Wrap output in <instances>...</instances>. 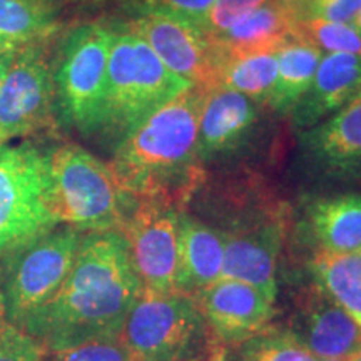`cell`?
<instances>
[{
	"label": "cell",
	"mask_w": 361,
	"mask_h": 361,
	"mask_svg": "<svg viewBox=\"0 0 361 361\" xmlns=\"http://www.w3.org/2000/svg\"><path fill=\"white\" fill-rule=\"evenodd\" d=\"M266 2L268 0H214L201 29L209 37H216Z\"/></svg>",
	"instance_id": "29"
},
{
	"label": "cell",
	"mask_w": 361,
	"mask_h": 361,
	"mask_svg": "<svg viewBox=\"0 0 361 361\" xmlns=\"http://www.w3.org/2000/svg\"><path fill=\"white\" fill-rule=\"evenodd\" d=\"M40 361H133L119 338L44 351Z\"/></svg>",
	"instance_id": "28"
},
{
	"label": "cell",
	"mask_w": 361,
	"mask_h": 361,
	"mask_svg": "<svg viewBox=\"0 0 361 361\" xmlns=\"http://www.w3.org/2000/svg\"><path fill=\"white\" fill-rule=\"evenodd\" d=\"M179 213L166 202L133 200L121 224L144 290L179 291Z\"/></svg>",
	"instance_id": "10"
},
{
	"label": "cell",
	"mask_w": 361,
	"mask_h": 361,
	"mask_svg": "<svg viewBox=\"0 0 361 361\" xmlns=\"http://www.w3.org/2000/svg\"><path fill=\"white\" fill-rule=\"evenodd\" d=\"M276 79V52H251L224 56L219 85L238 90L256 104H269Z\"/></svg>",
	"instance_id": "24"
},
{
	"label": "cell",
	"mask_w": 361,
	"mask_h": 361,
	"mask_svg": "<svg viewBox=\"0 0 361 361\" xmlns=\"http://www.w3.org/2000/svg\"><path fill=\"white\" fill-rule=\"evenodd\" d=\"M56 112L47 40L24 44L0 87V146L51 128Z\"/></svg>",
	"instance_id": "9"
},
{
	"label": "cell",
	"mask_w": 361,
	"mask_h": 361,
	"mask_svg": "<svg viewBox=\"0 0 361 361\" xmlns=\"http://www.w3.org/2000/svg\"><path fill=\"white\" fill-rule=\"evenodd\" d=\"M0 322H6V314H4V305H2V293H0Z\"/></svg>",
	"instance_id": "36"
},
{
	"label": "cell",
	"mask_w": 361,
	"mask_h": 361,
	"mask_svg": "<svg viewBox=\"0 0 361 361\" xmlns=\"http://www.w3.org/2000/svg\"><path fill=\"white\" fill-rule=\"evenodd\" d=\"M47 206L57 224L80 233L119 231L133 200L121 189L111 166L78 144L45 152Z\"/></svg>",
	"instance_id": "3"
},
{
	"label": "cell",
	"mask_w": 361,
	"mask_h": 361,
	"mask_svg": "<svg viewBox=\"0 0 361 361\" xmlns=\"http://www.w3.org/2000/svg\"><path fill=\"white\" fill-rule=\"evenodd\" d=\"M243 361H319L293 331L264 329L243 343Z\"/></svg>",
	"instance_id": "25"
},
{
	"label": "cell",
	"mask_w": 361,
	"mask_h": 361,
	"mask_svg": "<svg viewBox=\"0 0 361 361\" xmlns=\"http://www.w3.org/2000/svg\"><path fill=\"white\" fill-rule=\"evenodd\" d=\"M273 2L278 4V6L284 7L286 11L295 13L298 19H301V16H303L308 0H273Z\"/></svg>",
	"instance_id": "32"
},
{
	"label": "cell",
	"mask_w": 361,
	"mask_h": 361,
	"mask_svg": "<svg viewBox=\"0 0 361 361\" xmlns=\"http://www.w3.org/2000/svg\"><path fill=\"white\" fill-rule=\"evenodd\" d=\"M82 233L52 228L0 256L6 322L20 328L52 300L74 264Z\"/></svg>",
	"instance_id": "6"
},
{
	"label": "cell",
	"mask_w": 361,
	"mask_h": 361,
	"mask_svg": "<svg viewBox=\"0 0 361 361\" xmlns=\"http://www.w3.org/2000/svg\"><path fill=\"white\" fill-rule=\"evenodd\" d=\"M361 92V56L323 54L308 92L291 111L293 124L310 129Z\"/></svg>",
	"instance_id": "17"
},
{
	"label": "cell",
	"mask_w": 361,
	"mask_h": 361,
	"mask_svg": "<svg viewBox=\"0 0 361 361\" xmlns=\"http://www.w3.org/2000/svg\"><path fill=\"white\" fill-rule=\"evenodd\" d=\"M360 8L361 0H308L301 19H319L353 24Z\"/></svg>",
	"instance_id": "31"
},
{
	"label": "cell",
	"mask_w": 361,
	"mask_h": 361,
	"mask_svg": "<svg viewBox=\"0 0 361 361\" xmlns=\"http://www.w3.org/2000/svg\"><path fill=\"white\" fill-rule=\"evenodd\" d=\"M112 39L114 27L90 22L72 29L59 51L54 69L57 112L82 134L102 130Z\"/></svg>",
	"instance_id": "7"
},
{
	"label": "cell",
	"mask_w": 361,
	"mask_h": 361,
	"mask_svg": "<svg viewBox=\"0 0 361 361\" xmlns=\"http://www.w3.org/2000/svg\"><path fill=\"white\" fill-rule=\"evenodd\" d=\"M51 2H54V0H51Z\"/></svg>",
	"instance_id": "39"
},
{
	"label": "cell",
	"mask_w": 361,
	"mask_h": 361,
	"mask_svg": "<svg viewBox=\"0 0 361 361\" xmlns=\"http://www.w3.org/2000/svg\"><path fill=\"white\" fill-rule=\"evenodd\" d=\"M258 123L256 102L224 85L206 90L197 124V156L202 164L236 152Z\"/></svg>",
	"instance_id": "15"
},
{
	"label": "cell",
	"mask_w": 361,
	"mask_h": 361,
	"mask_svg": "<svg viewBox=\"0 0 361 361\" xmlns=\"http://www.w3.org/2000/svg\"><path fill=\"white\" fill-rule=\"evenodd\" d=\"M310 268L316 286L361 326V250L331 252L316 247Z\"/></svg>",
	"instance_id": "21"
},
{
	"label": "cell",
	"mask_w": 361,
	"mask_h": 361,
	"mask_svg": "<svg viewBox=\"0 0 361 361\" xmlns=\"http://www.w3.org/2000/svg\"><path fill=\"white\" fill-rule=\"evenodd\" d=\"M296 37L306 40L326 54H358L361 56V35L353 24L301 19L296 24Z\"/></svg>",
	"instance_id": "26"
},
{
	"label": "cell",
	"mask_w": 361,
	"mask_h": 361,
	"mask_svg": "<svg viewBox=\"0 0 361 361\" xmlns=\"http://www.w3.org/2000/svg\"><path fill=\"white\" fill-rule=\"evenodd\" d=\"M142 290L123 234L82 233L66 281L22 331L44 351L119 338Z\"/></svg>",
	"instance_id": "1"
},
{
	"label": "cell",
	"mask_w": 361,
	"mask_h": 361,
	"mask_svg": "<svg viewBox=\"0 0 361 361\" xmlns=\"http://www.w3.org/2000/svg\"><path fill=\"white\" fill-rule=\"evenodd\" d=\"M301 152L324 178L361 179V92L313 128L301 130Z\"/></svg>",
	"instance_id": "14"
},
{
	"label": "cell",
	"mask_w": 361,
	"mask_h": 361,
	"mask_svg": "<svg viewBox=\"0 0 361 361\" xmlns=\"http://www.w3.org/2000/svg\"><path fill=\"white\" fill-rule=\"evenodd\" d=\"M44 348L20 328L0 322V361H40Z\"/></svg>",
	"instance_id": "30"
},
{
	"label": "cell",
	"mask_w": 361,
	"mask_h": 361,
	"mask_svg": "<svg viewBox=\"0 0 361 361\" xmlns=\"http://www.w3.org/2000/svg\"><path fill=\"white\" fill-rule=\"evenodd\" d=\"M308 221L318 250H361V194H340L314 201L308 207Z\"/></svg>",
	"instance_id": "20"
},
{
	"label": "cell",
	"mask_w": 361,
	"mask_h": 361,
	"mask_svg": "<svg viewBox=\"0 0 361 361\" xmlns=\"http://www.w3.org/2000/svg\"><path fill=\"white\" fill-rule=\"evenodd\" d=\"M24 44H19L16 42V40H11L7 37H4V35H0V56L6 52H12V51H19Z\"/></svg>",
	"instance_id": "34"
},
{
	"label": "cell",
	"mask_w": 361,
	"mask_h": 361,
	"mask_svg": "<svg viewBox=\"0 0 361 361\" xmlns=\"http://www.w3.org/2000/svg\"><path fill=\"white\" fill-rule=\"evenodd\" d=\"M224 263V234L194 216L179 213V291L197 293L218 281Z\"/></svg>",
	"instance_id": "18"
},
{
	"label": "cell",
	"mask_w": 361,
	"mask_h": 361,
	"mask_svg": "<svg viewBox=\"0 0 361 361\" xmlns=\"http://www.w3.org/2000/svg\"><path fill=\"white\" fill-rule=\"evenodd\" d=\"M219 343L243 345L269 328L274 301L251 284L236 279L218 281L194 295Z\"/></svg>",
	"instance_id": "12"
},
{
	"label": "cell",
	"mask_w": 361,
	"mask_h": 361,
	"mask_svg": "<svg viewBox=\"0 0 361 361\" xmlns=\"http://www.w3.org/2000/svg\"><path fill=\"white\" fill-rule=\"evenodd\" d=\"M223 234L224 263L221 278L251 284L271 301H276L278 258L284 234L281 219L271 216L236 226Z\"/></svg>",
	"instance_id": "13"
},
{
	"label": "cell",
	"mask_w": 361,
	"mask_h": 361,
	"mask_svg": "<svg viewBox=\"0 0 361 361\" xmlns=\"http://www.w3.org/2000/svg\"><path fill=\"white\" fill-rule=\"evenodd\" d=\"M348 361H361V350L358 351V353H355L353 356H351Z\"/></svg>",
	"instance_id": "37"
},
{
	"label": "cell",
	"mask_w": 361,
	"mask_h": 361,
	"mask_svg": "<svg viewBox=\"0 0 361 361\" xmlns=\"http://www.w3.org/2000/svg\"><path fill=\"white\" fill-rule=\"evenodd\" d=\"M353 25H355V29L358 30V34L361 35V8L358 11V13H356V17H355V20H353Z\"/></svg>",
	"instance_id": "35"
},
{
	"label": "cell",
	"mask_w": 361,
	"mask_h": 361,
	"mask_svg": "<svg viewBox=\"0 0 361 361\" xmlns=\"http://www.w3.org/2000/svg\"><path fill=\"white\" fill-rule=\"evenodd\" d=\"M295 335L319 361H348L361 350V326L316 284L301 293Z\"/></svg>",
	"instance_id": "16"
},
{
	"label": "cell",
	"mask_w": 361,
	"mask_h": 361,
	"mask_svg": "<svg viewBox=\"0 0 361 361\" xmlns=\"http://www.w3.org/2000/svg\"><path fill=\"white\" fill-rule=\"evenodd\" d=\"M119 340L133 361H223L200 303L184 291L142 290Z\"/></svg>",
	"instance_id": "4"
},
{
	"label": "cell",
	"mask_w": 361,
	"mask_h": 361,
	"mask_svg": "<svg viewBox=\"0 0 361 361\" xmlns=\"http://www.w3.org/2000/svg\"><path fill=\"white\" fill-rule=\"evenodd\" d=\"M322 361H345V360H322Z\"/></svg>",
	"instance_id": "38"
},
{
	"label": "cell",
	"mask_w": 361,
	"mask_h": 361,
	"mask_svg": "<svg viewBox=\"0 0 361 361\" xmlns=\"http://www.w3.org/2000/svg\"><path fill=\"white\" fill-rule=\"evenodd\" d=\"M59 226L47 206L45 152L0 146V256Z\"/></svg>",
	"instance_id": "8"
},
{
	"label": "cell",
	"mask_w": 361,
	"mask_h": 361,
	"mask_svg": "<svg viewBox=\"0 0 361 361\" xmlns=\"http://www.w3.org/2000/svg\"><path fill=\"white\" fill-rule=\"evenodd\" d=\"M61 29L51 0H0V35L19 44L49 40Z\"/></svg>",
	"instance_id": "23"
},
{
	"label": "cell",
	"mask_w": 361,
	"mask_h": 361,
	"mask_svg": "<svg viewBox=\"0 0 361 361\" xmlns=\"http://www.w3.org/2000/svg\"><path fill=\"white\" fill-rule=\"evenodd\" d=\"M192 85L162 64L141 35L126 24L114 27L101 133L119 141L144 117Z\"/></svg>",
	"instance_id": "5"
},
{
	"label": "cell",
	"mask_w": 361,
	"mask_h": 361,
	"mask_svg": "<svg viewBox=\"0 0 361 361\" xmlns=\"http://www.w3.org/2000/svg\"><path fill=\"white\" fill-rule=\"evenodd\" d=\"M19 51H12V52H6L0 56V87H2L4 80H6L8 71H11V67L13 64V61H16V56Z\"/></svg>",
	"instance_id": "33"
},
{
	"label": "cell",
	"mask_w": 361,
	"mask_h": 361,
	"mask_svg": "<svg viewBox=\"0 0 361 361\" xmlns=\"http://www.w3.org/2000/svg\"><path fill=\"white\" fill-rule=\"evenodd\" d=\"M298 20L295 13L268 0L223 34L211 39L224 56L276 52L283 44L296 37Z\"/></svg>",
	"instance_id": "19"
},
{
	"label": "cell",
	"mask_w": 361,
	"mask_h": 361,
	"mask_svg": "<svg viewBox=\"0 0 361 361\" xmlns=\"http://www.w3.org/2000/svg\"><path fill=\"white\" fill-rule=\"evenodd\" d=\"M126 25L146 40L173 74L192 87L209 90L219 85L224 54L197 25L162 13H141Z\"/></svg>",
	"instance_id": "11"
},
{
	"label": "cell",
	"mask_w": 361,
	"mask_h": 361,
	"mask_svg": "<svg viewBox=\"0 0 361 361\" xmlns=\"http://www.w3.org/2000/svg\"><path fill=\"white\" fill-rule=\"evenodd\" d=\"M204 94L200 87L186 89L117 141L109 166L130 200L161 201L180 209L204 184V164L197 156Z\"/></svg>",
	"instance_id": "2"
},
{
	"label": "cell",
	"mask_w": 361,
	"mask_h": 361,
	"mask_svg": "<svg viewBox=\"0 0 361 361\" xmlns=\"http://www.w3.org/2000/svg\"><path fill=\"white\" fill-rule=\"evenodd\" d=\"M133 11L141 13H162L176 17L201 29L214 0H126Z\"/></svg>",
	"instance_id": "27"
},
{
	"label": "cell",
	"mask_w": 361,
	"mask_h": 361,
	"mask_svg": "<svg viewBox=\"0 0 361 361\" xmlns=\"http://www.w3.org/2000/svg\"><path fill=\"white\" fill-rule=\"evenodd\" d=\"M323 52L300 37H293L276 51L278 79L268 106L281 114H291L308 92Z\"/></svg>",
	"instance_id": "22"
}]
</instances>
